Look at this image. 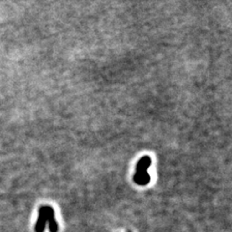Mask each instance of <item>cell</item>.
Returning a JSON list of instances; mask_svg holds the SVG:
<instances>
[{
  "mask_svg": "<svg viewBox=\"0 0 232 232\" xmlns=\"http://www.w3.org/2000/svg\"><path fill=\"white\" fill-rule=\"evenodd\" d=\"M47 220H49L50 224V231L56 232L57 231V224L54 219V211L50 206H42L39 209V218L36 224V231L43 232L45 224Z\"/></svg>",
  "mask_w": 232,
  "mask_h": 232,
  "instance_id": "obj_1",
  "label": "cell"
},
{
  "mask_svg": "<svg viewBox=\"0 0 232 232\" xmlns=\"http://www.w3.org/2000/svg\"><path fill=\"white\" fill-rule=\"evenodd\" d=\"M151 158L149 156H144L142 157L137 164V169H136V174L134 176V181L137 185H147L150 182V175L147 171L149 167L151 165Z\"/></svg>",
  "mask_w": 232,
  "mask_h": 232,
  "instance_id": "obj_2",
  "label": "cell"
}]
</instances>
